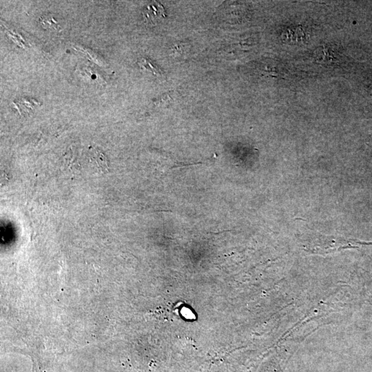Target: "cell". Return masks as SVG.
<instances>
[{
  "label": "cell",
  "instance_id": "1",
  "mask_svg": "<svg viewBox=\"0 0 372 372\" xmlns=\"http://www.w3.org/2000/svg\"><path fill=\"white\" fill-rule=\"evenodd\" d=\"M166 13L164 6L157 1H151L145 5L143 10V17L145 25L155 27L166 18Z\"/></svg>",
  "mask_w": 372,
  "mask_h": 372
},
{
  "label": "cell",
  "instance_id": "2",
  "mask_svg": "<svg viewBox=\"0 0 372 372\" xmlns=\"http://www.w3.org/2000/svg\"><path fill=\"white\" fill-rule=\"evenodd\" d=\"M138 64L142 70H145L147 73H151L156 78H164V77L165 76L164 72L163 71L162 68L148 58H141L138 60Z\"/></svg>",
  "mask_w": 372,
  "mask_h": 372
},
{
  "label": "cell",
  "instance_id": "3",
  "mask_svg": "<svg viewBox=\"0 0 372 372\" xmlns=\"http://www.w3.org/2000/svg\"><path fill=\"white\" fill-rule=\"evenodd\" d=\"M41 25L43 28L55 30L58 31L62 29L61 20L59 17L54 14H46L43 15L40 18Z\"/></svg>",
  "mask_w": 372,
  "mask_h": 372
},
{
  "label": "cell",
  "instance_id": "4",
  "mask_svg": "<svg viewBox=\"0 0 372 372\" xmlns=\"http://www.w3.org/2000/svg\"><path fill=\"white\" fill-rule=\"evenodd\" d=\"M90 162H95L97 169H102L103 172H107V169H109L107 160L102 152H94L92 155H90Z\"/></svg>",
  "mask_w": 372,
  "mask_h": 372
}]
</instances>
